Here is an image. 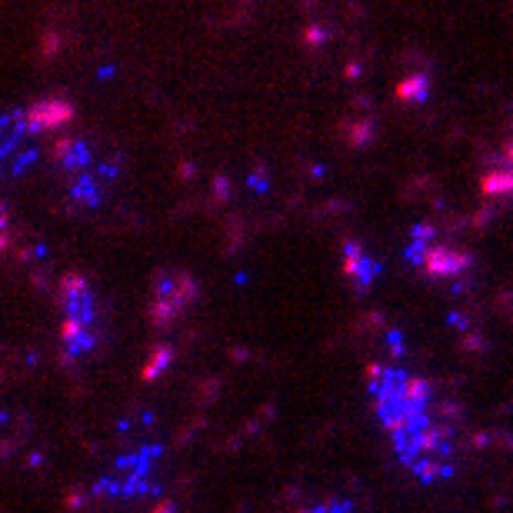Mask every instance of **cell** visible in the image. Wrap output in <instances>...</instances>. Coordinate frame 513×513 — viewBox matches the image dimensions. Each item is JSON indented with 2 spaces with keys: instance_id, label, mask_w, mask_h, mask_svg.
Segmentation results:
<instances>
[{
  "instance_id": "cell-3",
  "label": "cell",
  "mask_w": 513,
  "mask_h": 513,
  "mask_svg": "<svg viewBox=\"0 0 513 513\" xmlns=\"http://www.w3.org/2000/svg\"><path fill=\"white\" fill-rule=\"evenodd\" d=\"M487 190H513V144L503 151L493 177H487Z\"/></svg>"
},
{
  "instance_id": "cell-1",
  "label": "cell",
  "mask_w": 513,
  "mask_h": 513,
  "mask_svg": "<svg viewBox=\"0 0 513 513\" xmlns=\"http://www.w3.org/2000/svg\"><path fill=\"white\" fill-rule=\"evenodd\" d=\"M61 307H63V323H61V340H63V357L80 360L97 347V303L84 277L67 273L61 284Z\"/></svg>"
},
{
  "instance_id": "cell-2",
  "label": "cell",
  "mask_w": 513,
  "mask_h": 513,
  "mask_svg": "<svg viewBox=\"0 0 513 513\" xmlns=\"http://www.w3.org/2000/svg\"><path fill=\"white\" fill-rule=\"evenodd\" d=\"M197 297V280L183 270H160L153 277V303H151V320L153 327H167L170 320H177Z\"/></svg>"
}]
</instances>
